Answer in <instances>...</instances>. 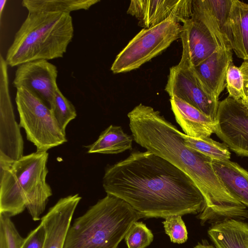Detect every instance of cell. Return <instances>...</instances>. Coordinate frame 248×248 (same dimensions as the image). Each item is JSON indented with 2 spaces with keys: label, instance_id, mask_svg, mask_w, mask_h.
<instances>
[{
  "label": "cell",
  "instance_id": "cell-1",
  "mask_svg": "<svg viewBox=\"0 0 248 248\" xmlns=\"http://www.w3.org/2000/svg\"><path fill=\"white\" fill-rule=\"evenodd\" d=\"M102 184L107 194L124 201L142 218L199 214L205 204L189 176L148 151L133 152L108 166Z\"/></svg>",
  "mask_w": 248,
  "mask_h": 248
},
{
  "label": "cell",
  "instance_id": "cell-2",
  "mask_svg": "<svg viewBox=\"0 0 248 248\" xmlns=\"http://www.w3.org/2000/svg\"><path fill=\"white\" fill-rule=\"evenodd\" d=\"M127 117L137 143L167 160L192 179L204 197V212L218 216L234 205L237 199L216 174L212 159L187 146L181 132L159 111L140 104Z\"/></svg>",
  "mask_w": 248,
  "mask_h": 248
},
{
  "label": "cell",
  "instance_id": "cell-3",
  "mask_svg": "<svg viewBox=\"0 0 248 248\" xmlns=\"http://www.w3.org/2000/svg\"><path fill=\"white\" fill-rule=\"evenodd\" d=\"M47 152H36L13 160L0 155V214L10 217L26 208L34 221L40 219L52 195L46 181Z\"/></svg>",
  "mask_w": 248,
  "mask_h": 248
},
{
  "label": "cell",
  "instance_id": "cell-4",
  "mask_svg": "<svg viewBox=\"0 0 248 248\" xmlns=\"http://www.w3.org/2000/svg\"><path fill=\"white\" fill-rule=\"evenodd\" d=\"M70 14L30 12L16 33L5 60L8 66L62 58L74 37Z\"/></svg>",
  "mask_w": 248,
  "mask_h": 248
},
{
  "label": "cell",
  "instance_id": "cell-5",
  "mask_svg": "<svg viewBox=\"0 0 248 248\" xmlns=\"http://www.w3.org/2000/svg\"><path fill=\"white\" fill-rule=\"evenodd\" d=\"M141 218L124 201L107 194L75 219L63 248H117L131 225Z\"/></svg>",
  "mask_w": 248,
  "mask_h": 248
},
{
  "label": "cell",
  "instance_id": "cell-6",
  "mask_svg": "<svg viewBox=\"0 0 248 248\" xmlns=\"http://www.w3.org/2000/svg\"><path fill=\"white\" fill-rule=\"evenodd\" d=\"M180 38L182 53L178 64L186 68L197 66L216 51L231 48L226 35L203 0L193 4L191 17L182 25Z\"/></svg>",
  "mask_w": 248,
  "mask_h": 248
},
{
  "label": "cell",
  "instance_id": "cell-7",
  "mask_svg": "<svg viewBox=\"0 0 248 248\" xmlns=\"http://www.w3.org/2000/svg\"><path fill=\"white\" fill-rule=\"evenodd\" d=\"M15 100L19 126L24 129L27 140L36 146V152H47L67 141L51 109L37 96L20 87L16 89Z\"/></svg>",
  "mask_w": 248,
  "mask_h": 248
},
{
  "label": "cell",
  "instance_id": "cell-8",
  "mask_svg": "<svg viewBox=\"0 0 248 248\" xmlns=\"http://www.w3.org/2000/svg\"><path fill=\"white\" fill-rule=\"evenodd\" d=\"M181 31L182 25L171 20L142 29L117 55L111 71L118 74L139 68L180 38Z\"/></svg>",
  "mask_w": 248,
  "mask_h": 248
},
{
  "label": "cell",
  "instance_id": "cell-9",
  "mask_svg": "<svg viewBox=\"0 0 248 248\" xmlns=\"http://www.w3.org/2000/svg\"><path fill=\"white\" fill-rule=\"evenodd\" d=\"M238 155L248 157V108L228 96L219 102L214 132Z\"/></svg>",
  "mask_w": 248,
  "mask_h": 248
},
{
  "label": "cell",
  "instance_id": "cell-10",
  "mask_svg": "<svg viewBox=\"0 0 248 248\" xmlns=\"http://www.w3.org/2000/svg\"><path fill=\"white\" fill-rule=\"evenodd\" d=\"M165 91L200 110L215 122L219 101L202 85L192 68L178 64L170 68Z\"/></svg>",
  "mask_w": 248,
  "mask_h": 248
},
{
  "label": "cell",
  "instance_id": "cell-11",
  "mask_svg": "<svg viewBox=\"0 0 248 248\" xmlns=\"http://www.w3.org/2000/svg\"><path fill=\"white\" fill-rule=\"evenodd\" d=\"M0 57V155L13 160L23 155V140L16 121L9 92L8 64Z\"/></svg>",
  "mask_w": 248,
  "mask_h": 248
},
{
  "label": "cell",
  "instance_id": "cell-12",
  "mask_svg": "<svg viewBox=\"0 0 248 248\" xmlns=\"http://www.w3.org/2000/svg\"><path fill=\"white\" fill-rule=\"evenodd\" d=\"M127 13L139 20L143 29L169 20L183 23L192 16V0H132Z\"/></svg>",
  "mask_w": 248,
  "mask_h": 248
},
{
  "label": "cell",
  "instance_id": "cell-13",
  "mask_svg": "<svg viewBox=\"0 0 248 248\" xmlns=\"http://www.w3.org/2000/svg\"><path fill=\"white\" fill-rule=\"evenodd\" d=\"M58 69L46 60H37L16 67L14 87H24L40 98L49 108L56 90Z\"/></svg>",
  "mask_w": 248,
  "mask_h": 248
},
{
  "label": "cell",
  "instance_id": "cell-14",
  "mask_svg": "<svg viewBox=\"0 0 248 248\" xmlns=\"http://www.w3.org/2000/svg\"><path fill=\"white\" fill-rule=\"evenodd\" d=\"M81 199L78 194L61 198L41 218L45 230L42 248H63L74 213Z\"/></svg>",
  "mask_w": 248,
  "mask_h": 248
},
{
  "label": "cell",
  "instance_id": "cell-15",
  "mask_svg": "<svg viewBox=\"0 0 248 248\" xmlns=\"http://www.w3.org/2000/svg\"><path fill=\"white\" fill-rule=\"evenodd\" d=\"M231 48L215 52L192 70L206 91L216 100L226 86L227 70L232 62Z\"/></svg>",
  "mask_w": 248,
  "mask_h": 248
},
{
  "label": "cell",
  "instance_id": "cell-16",
  "mask_svg": "<svg viewBox=\"0 0 248 248\" xmlns=\"http://www.w3.org/2000/svg\"><path fill=\"white\" fill-rule=\"evenodd\" d=\"M170 102L175 120L185 134L203 138L215 132V122L200 110L175 96L170 97Z\"/></svg>",
  "mask_w": 248,
  "mask_h": 248
},
{
  "label": "cell",
  "instance_id": "cell-17",
  "mask_svg": "<svg viewBox=\"0 0 248 248\" xmlns=\"http://www.w3.org/2000/svg\"><path fill=\"white\" fill-rule=\"evenodd\" d=\"M222 30L235 55L248 61V3L232 0Z\"/></svg>",
  "mask_w": 248,
  "mask_h": 248
},
{
  "label": "cell",
  "instance_id": "cell-18",
  "mask_svg": "<svg viewBox=\"0 0 248 248\" xmlns=\"http://www.w3.org/2000/svg\"><path fill=\"white\" fill-rule=\"evenodd\" d=\"M208 234L216 248H248V223L229 219L211 225Z\"/></svg>",
  "mask_w": 248,
  "mask_h": 248
},
{
  "label": "cell",
  "instance_id": "cell-19",
  "mask_svg": "<svg viewBox=\"0 0 248 248\" xmlns=\"http://www.w3.org/2000/svg\"><path fill=\"white\" fill-rule=\"evenodd\" d=\"M212 164L227 190L248 207V171L230 160L212 159Z\"/></svg>",
  "mask_w": 248,
  "mask_h": 248
},
{
  "label": "cell",
  "instance_id": "cell-20",
  "mask_svg": "<svg viewBox=\"0 0 248 248\" xmlns=\"http://www.w3.org/2000/svg\"><path fill=\"white\" fill-rule=\"evenodd\" d=\"M133 138L120 126L110 125L93 144L86 146L89 154H117L131 150Z\"/></svg>",
  "mask_w": 248,
  "mask_h": 248
},
{
  "label": "cell",
  "instance_id": "cell-21",
  "mask_svg": "<svg viewBox=\"0 0 248 248\" xmlns=\"http://www.w3.org/2000/svg\"><path fill=\"white\" fill-rule=\"evenodd\" d=\"M99 2V0H24L21 4L28 13L51 12L70 14L73 11L88 10Z\"/></svg>",
  "mask_w": 248,
  "mask_h": 248
},
{
  "label": "cell",
  "instance_id": "cell-22",
  "mask_svg": "<svg viewBox=\"0 0 248 248\" xmlns=\"http://www.w3.org/2000/svg\"><path fill=\"white\" fill-rule=\"evenodd\" d=\"M185 144L212 159L229 160L231 153L228 147L224 143L216 141L210 137L194 138L181 132Z\"/></svg>",
  "mask_w": 248,
  "mask_h": 248
},
{
  "label": "cell",
  "instance_id": "cell-23",
  "mask_svg": "<svg viewBox=\"0 0 248 248\" xmlns=\"http://www.w3.org/2000/svg\"><path fill=\"white\" fill-rule=\"evenodd\" d=\"M50 108L62 130L66 133L68 124L77 117L76 108L58 88Z\"/></svg>",
  "mask_w": 248,
  "mask_h": 248
},
{
  "label": "cell",
  "instance_id": "cell-24",
  "mask_svg": "<svg viewBox=\"0 0 248 248\" xmlns=\"http://www.w3.org/2000/svg\"><path fill=\"white\" fill-rule=\"evenodd\" d=\"M154 239L152 231L142 222L136 221L124 237L128 248H145Z\"/></svg>",
  "mask_w": 248,
  "mask_h": 248
},
{
  "label": "cell",
  "instance_id": "cell-25",
  "mask_svg": "<svg viewBox=\"0 0 248 248\" xmlns=\"http://www.w3.org/2000/svg\"><path fill=\"white\" fill-rule=\"evenodd\" d=\"M226 82L229 96L235 100L246 99L243 75L239 67L233 63L230 65L227 70Z\"/></svg>",
  "mask_w": 248,
  "mask_h": 248
},
{
  "label": "cell",
  "instance_id": "cell-26",
  "mask_svg": "<svg viewBox=\"0 0 248 248\" xmlns=\"http://www.w3.org/2000/svg\"><path fill=\"white\" fill-rule=\"evenodd\" d=\"M166 233L171 242L183 244L188 239V232L185 223L180 215H174L165 218L162 222Z\"/></svg>",
  "mask_w": 248,
  "mask_h": 248
},
{
  "label": "cell",
  "instance_id": "cell-27",
  "mask_svg": "<svg viewBox=\"0 0 248 248\" xmlns=\"http://www.w3.org/2000/svg\"><path fill=\"white\" fill-rule=\"evenodd\" d=\"M205 0L210 11L222 30L229 15L232 0Z\"/></svg>",
  "mask_w": 248,
  "mask_h": 248
},
{
  "label": "cell",
  "instance_id": "cell-28",
  "mask_svg": "<svg viewBox=\"0 0 248 248\" xmlns=\"http://www.w3.org/2000/svg\"><path fill=\"white\" fill-rule=\"evenodd\" d=\"M45 238V230L41 222L24 238L21 248H42Z\"/></svg>",
  "mask_w": 248,
  "mask_h": 248
},
{
  "label": "cell",
  "instance_id": "cell-29",
  "mask_svg": "<svg viewBox=\"0 0 248 248\" xmlns=\"http://www.w3.org/2000/svg\"><path fill=\"white\" fill-rule=\"evenodd\" d=\"M239 68L243 75L245 81H248V61H245Z\"/></svg>",
  "mask_w": 248,
  "mask_h": 248
},
{
  "label": "cell",
  "instance_id": "cell-30",
  "mask_svg": "<svg viewBox=\"0 0 248 248\" xmlns=\"http://www.w3.org/2000/svg\"><path fill=\"white\" fill-rule=\"evenodd\" d=\"M0 248H7L5 233L1 227H0Z\"/></svg>",
  "mask_w": 248,
  "mask_h": 248
},
{
  "label": "cell",
  "instance_id": "cell-31",
  "mask_svg": "<svg viewBox=\"0 0 248 248\" xmlns=\"http://www.w3.org/2000/svg\"><path fill=\"white\" fill-rule=\"evenodd\" d=\"M194 248H216L213 246L210 245L207 241L203 240L202 243H199Z\"/></svg>",
  "mask_w": 248,
  "mask_h": 248
},
{
  "label": "cell",
  "instance_id": "cell-32",
  "mask_svg": "<svg viewBox=\"0 0 248 248\" xmlns=\"http://www.w3.org/2000/svg\"><path fill=\"white\" fill-rule=\"evenodd\" d=\"M6 2H7L6 0H0V20L1 18L2 13L3 12V11L4 10V7H5Z\"/></svg>",
  "mask_w": 248,
  "mask_h": 248
},
{
  "label": "cell",
  "instance_id": "cell-33",
  "mask_svg": "<svg viewBox=\"0 0 248 248\" xmlns=\"http://www.w3.org/2000/svg\"><path fill=\"white\" fill-rule=\"evenodd\" d=\"M245 91L247 97L248 98V81H245Z\"/></svg>",
  "mask_w": 248,
  "mask_h": 248
},
{
  "label": "cell",
  "instance_id": "cell-34",
  "mask_svg": "<svg viewBox=\"0 0 248 248\" xmlns=\"http://www.w3.org/2000/svg\"><path fill=\"white\" fill-rule=\"evenodd\" d=\"M241 100L244 105L247 107V108H248V98L247 97L246 99Z\"/></svg>",
  "mask_w": 248,
  "mask_h": 248
}]
</instances>
